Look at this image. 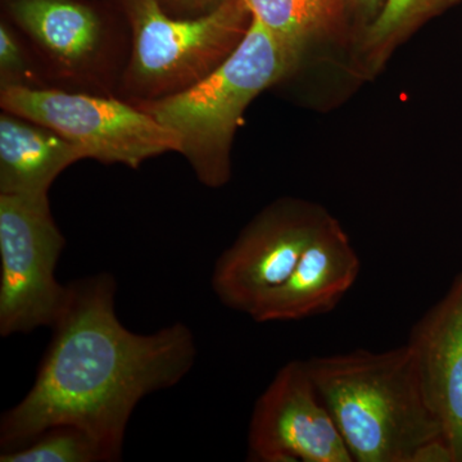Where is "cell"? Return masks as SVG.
Masks as SVG:
<instances>
[{
    "mask_svg": "<svg viewBox=\"0 0 462 462\" xmlns=\"http://www.w3.org/2000/svg\"><path fill=\"white\" fill-rule=\"evenodd\" d=\"M115 293L109 273L69 284L32 389L3 415V452L26 446L51 428L74 425L118 460L143 398L173 387L190 372L197 348L189 328L176 322L153 334L134 333L116 315Z\"/></svg>",
    "mask_w": 462,
    "mask_h": 462,
    "instance_id": "cell-1",
    "label": "cell"
},
{
    "mask_svg": "<svg viewBox=\"0 0 462 462\" xmlns=\"http://www.w3.org/2000/svg\"><path fill=\"white\" fill-rule=\"evenodd\" d=\"M306 365L355 461L411 462L419 447L443 437L407 343L319 356Z\"/></svg>",
    "mask_w": 462,
    "mask_h": 462,
    "instance_id": "cell-2",
    "label": "cell"
},
{
    "mask_svg": "<svg viewBox=\"0 0 462 462\" xmlns=\"http://www.w3.org/2000/svg\"><path fill=\"white\" fill-rule=\"evenodd\" d=\"M300 58L254 17L245 39L211 74L173 96L135 105L176 134L179 153L200 182L221 188L231 178V145L249 103L291 74Z\"/></svg>",
    "mask_w": 462,
    "mask_h": 462,
    "instance_id": "cell-3",
    "label": "cell"
},
{
    "mask_svg": "<svg viewBox=\"0 0 462 462\" xmlns=\"http://www.w3.org/2000/svg\"><path fill=\"white\" fill-rule=\"evenodd\" d=\"M132 29L123 90L132 103L173 96L199 83L236 51L252 23L245 0H223L196 18L167 14L160 0H120Z\"/></svg>",
    "mask_w": 462,
    "mask_h": 462,
    "instance_id": "cell-4",
    "label": "cell"
},
{
    "mask_svg": "<svg viewBox=\"0 0 462 462\" xmlns=\"http://www.w3.org/2000/svg\"><path fill=\"white\" fill-rule=\"evenodd\" d=\"M5 111L44 125L103 163L138 169L149 158L179 152L176 134L129 100L51 88L0 91Z\"/></svg>",
    "mask_w": 462,
    "mask_h": 462,
    "instance_id": "cell-5",
    "label": "cell"
},
{
    "mask_svg": "<svg viewBox=\"0 0 462 462\" xmlns=\"http://www.w3.org/2000/svg\"><path fill=\"white\" fill-rule=\"evenodd\" d=\"M66 240L48 196L0 194V334L53 328L69 297L56 279Z\"/></svg>",
    "mask_w": 462,
    "mask_h": 462,
    "instance_id": "cell-6",
    "label": "cell"
},
{
    "mask_svg": "<svg viewBox=\"0 0 462 462\" xmlns=\"http://www.w3.org/2000/svg\"><path fill=\"white\" fill-rule=\"evenodd\" d=\"M331 216L300 199L264 208L216 261L211 285L224 306L251 316L296 269Z\"/></svg>",
    "mask_w": 462,
    "mask_h": 462,
    "instance_id": "cell-7",
    "label": "cell"
},
{
    "mask_svg": "<svg viewBox=\"0 0 462 462\" xmlns=\"http://www.w3.org/2000/svg\"><path fill=\"white\" fill-rule=\"evenodd\" d=\"M248 460L355 461L306 361H291L258 397L248 433Z\"/></svg>",
    "mask_w": 462,
    "mask_h": 462,
    "instance_id": "cell-8",
    "label": "cell"
},
{
    "mask_svg": "<svg viewBox=\"0 0 462 462\" xmlns=\"http://www.w3.org/2000/svg\"><path fill=\"white\" fill-rule=\"evenodd\" d=\"M425 400L462 462V273L416 322L409 342Z\"/></svg>",
    "mask_w": 462,
    "mask_h": 462,
    "instance_id": "cell-9",
    "label": "cell"
},
{
    "mask_svg": "<svg viewBox=\"0 0 462 462\" xmlns=\"http://www.w3.org/2000/svg\"><path fill=\"white\" fill-rule=\"evenodd\" d=\"M7 8L58 75L88 81L105 71L112 42L91 5L79 0H7Z\"/></svg>",
    "mask_w": 462,
    "mask_h": 462,
    "instance_id": "cell-10",
    "label": "cell"
},
{
    "mask_svg": "<svg viewBox=\"0 0 462 462\" xmlns=\"http://www.w3.org/2000/svg\"><path fill=\"white\" fill-rule=\"evenodd\" d=\"M361 261L336 218L306 249L296 269L251 318L257 322L298 321L329 314L354 287Z\"/></svg>",
    "mask_w": 462,
    "mask_h": 462,
    "instance_id": "cell-11",
    "label": "cell"
},
{
    "mask_svg": "<svg viewBox=\"0 0 462 462\" xmlns=\"http://www.w3.org/2000/svg\"><path fill=\"white\" fill-rule=\"evenodd\" d=\"M84 151L60 134L5 111L0 117V194L48 196L60 172Z\"/></svg>",
    "mask_w": 462,
    "mask_h": 462,
    "instance_id": "cell-12",
    "label": "cell"
},
{
    "mask_svg": "<svg viewBox=\"0 0 462 462\" xmlns=\"http://www.w3.org/2000/svg\"><path fill=\"white\" fill-rule=\"evenodd\" d=\"M252 16L302 57L312 42L330 38L346 23L345 0H245Z\"/></svg>",
    "mask_w": 462,
    "mask_h": 462,
    "instance_id": "cell-13",
    "label": "cell"
},
{
    "mask_svg": "<svg viewBox=\"0 0 462 462\" xmlns=\"http://www.w3.org/2000/svg\"><path fill=\"white\" fill-rule=\"evenodd\" d=\"M458 2L460 0H385L378 18L361 32L360 54L365 69L369 74H376L416 30Z\"/></svg>",
    "mask_w": 462,
    "mask_h": 462,
    "instance_id": "cell-14",
    "label": "cell"
},
{
    "mask_svg": "<svg viewBox=\"0 0 462 462\" xmlns=\"http://www.w3.org/2000/svg\"><path fill=\"white\" fill-rule=\"evenodd\" d=\"M2 462L114 461L105 446L80 428L58 425L12 451L0 455Z\"/></svg>",
    "mask_w": 462,
    "mask_h": 462,
    "instance_id": "cell-15",
    "label": "cell"
},
{
    "mask_svg": "<svg viewBox=\"0 0 462 462\" xmlns=\"http://www.w3.org/2000/svg\"><path fill=\"white\" fill-rule=\"evenodd\" d=\"M23 44L5 23L0 25V83L3 88L42 87Z\"/></svg>",
    "mask_w": 462,
    "mask_h": 462,
    "instance_id": "cell-16",
    "label": "cell"
},
{
    "mask_svg": "<svg viewBox=\"0 0 462 462\" xmlns=\"http://www.w3.org/2000/svg\"><path fill=\"white\" fill-rule=\"evenodd\" d=\"M167 14L178 18H196L214 11L223 0H160Z\"/></svg>",
    "mask_w": 462,
    "mask_h": 462,
    "instance_id": "cell-17",
    "label": "cell"
},
{
    "mask_svg": "<svg viewBox=\"0 0 462 462\" xmlns=\"http://www.w3.org/2000/svg\"><path fill=\"white\" fill-rule=\"evenodd\" d=\"M411 462H456V456L445 437H437L419 447Z\"/></svg>",
    "mask_w": 462,
    "mask_h": 462,
    "instance_id": "cell-18",
    "label": "cell"
},
{
    "mask_svg": "<svg viewBox=\"0 0 462 462\" xmlns=\"http://www.w3.org/2000/svg\"><path fill=\"white\" fill-rule=\"evenodd\" d=\"M346 14L354 16L363 32L372 25L384 7L385 0H345Z\"/></svg>",
    "mask_w": 462,
    "mask_h": 462,
    "instance_id": "cell-19",
    "label": "cell"
}]
</instances>
